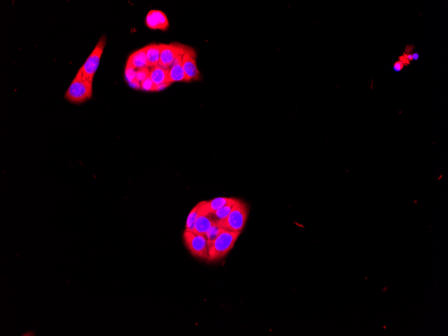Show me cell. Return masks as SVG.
<instances>
[{"instance_id": "cell-19", "label": "cell", "mask_w": 448, "mask_h": 336, "mask_svg": "<svg viewBox=\"0 0 448 336\" xmlns=\"http://www.w3.org/2000/svg\"><path fill=\"white\" fill-rule=\"evenodd\" d=\"M156 85L153 83L150 77L146 78L145 80L141 82V89L146 91H154Z\"/></svg>"}, {"instance_id": "cell-14", "label": "cell", "mask_w": 448, "mask_h": 336, "mask_svg": "<svg viewBox=\"0 0 448 336\" xmlns=\"http://www.w3.org/2000/svg\"><path fill=\"white\" fill-rule=\"evenodd\" d=\"M169 69L156 66L151 68L149 77L156 86L168 82Z\"/></svg>"}, {"instance_id": "cell-1", "label": "cell", "mask_w": 448, "mask_h": 336, "mask_svg": "<svg viewBox=\"0 0 448 336\" xmlns=\"http://www.w3.org/2000/svg\"><path fill=\"white\" fill-rule=\"evenodd\" d=\"M93 95V82L83 75L80 70L77 72L66 93L65 98L70 103L82 104L90 100Z\"/></svg>"}, {"instance_id": "cell-10", "label": "cell", "mask_w": 448, "mask_h": 336, "mask_svg": "<svg viewBox=\"0 0 448 336\" xmlns=\"http://www.w3.org/2000/svg\"><path fill=\"white\" fill-rule=\"evenodd\" d=\"M232 198L218 197L209 201H203L198 203L202 215L214 213L222 207L230 202Z\"/></svg>"}, {"instance_id": "cell-13", "label": "cell", "mask_w": 448, "mask_h": 336, "mask_svg": "<svg viewBox=\"0 0 448 336\" xmlns=\"http://www.w3.org/2000/svg\"><path fill=\"white\" fill-rule=\"evenodd\" d=\"M146 55L147 59L148 67H153L158 66L159 63L160 53H161V45H150L146 46Z\"/></svg>"}, {"instance_id": "cell-7", "label": "cell", "mask_w": 448, "mask_h": 336, "mask_svg": "<svg viewBox=\"0 0 448 336\" xmlns=\"http://www.w3.org/2000/svg\"><path fill=\"white\" fill-rule=\"evenodd\" d=\"M161 45V53L158 66L165 69H169L172 66L176 58L179 55L183 54L185 51V45L178 43H172L170 45Z\"/></svg>"}, {"instance_id": "cell-22", "label": "cell", "mask_w": 448, "mask_h": 336, "mask_svg": "<svg viewBox=\"0 0 448 336\" xmlns=\"http://www.w3.org/2000/svg\"><path fill=\"white\" fill-rule=\"evenodd\" d=\"M129 85L130 87H132V88H134V89H141V84L140 82H139V81H138L137 79L132 81V82L130 83Z\"/></svg>"}, {"instance_id": "cell-3", "label": "cell", "mask_w": 448, "mask_h": 336, "mask_svg": "<svg viewBox=\"0 0 448 336\" xmlns=\"http://www.w3.org/2000/svg\"><path fill=\"white\" fill-rule=\"evenodd\" d=\"M249 209L246 203L237 199L232 212L224 220L218 223L223 229L241 232L246 224Z\"/></svg>"}, {"instance_id": "cell-16", "label": "cell", "mask_w": 448, "mask_h": 336, "mask_svg": "<svg viewBox=\"0 0 448 336\" xmlns=\"http://www.w3.org/2000/svg\"><path fill=\"white\" fill-rule=\"evenodd\" d=\"M202 215V212H201L200 208H199V204L197 203L196 206L192 209L191 211H190V214H189L188 219H187L186 221L185 230L193 231L195 222H196L198 217Z\"/></svg>"}, {"instance_id": "cell-8", "label": "cell", "mask_w": 448, "mask_h": 336, "mask_svg": "<svg viewBox=\"0 0 448 336\" xmlns=\"http://www.w3.org/2000/svg\"><path fill=\"white\" fill-rule=\"evenodd\" d=\"M146 24L152 30L165 31L169 27V22L167 16L160 10L150 11L146 17Z\"/></svg>"}, {"instance_id": "cell-6", "label": "cell", "mask_w": 448, "mask_h": 336, "mask_svg": "<svg viewBox=\"0 0 448 336\" xmlns=\"http://www.w3.org/2000/svg\"><path fill=\"white\" fill-rule=\"evenodd\" d=\"M197 54L193 48L185 45L182 65L188 82L202 80V76L197 65Z\"/></svg>"}, {"instance_id": "cell-11", "label": "cell", "mask_w": 448, "mask_h": 336, "mask_svg": "<svg viewBox=\"0 0 448 336\" xmlns=\"http://www.w3.org/2000/svg\"><path fill=\"white\" fill-rule=\"evenodd\" d=\"M218 222L215 220V219L211 216V214L209 215H200L195 222L194 226V232L198 233V234L205 235L209 231L213 226L216 225Z\"/></svg>"}, {"instance_id": "cell-4", "label": "cell", "mask_w": 448, "mask_h": 336, "mask_svg": "<svg viewBox=\"0 0 448 336\" xmlns=\"http://www.w3.org/2000/svg\"><path fill=\"white\" fill-rule=\"evenodd\" d=\"M183 240L192 255L209 261V247L206 236L194 231L185 230L183 233Z\"/></svg>"}, {"instance_id": "cell-20", "label": "cell", "mask_w": 448, "mask_h": 336, "mask_svg": "<svg viewBox=\"0 0 448 336\" xmlns=\"http://www.w3.org/2000/svg\"><path fill=\"white\" fill-rule=\"evenodd\" d=\"M150 75V70L149 67H146V68L140 69V70H137V78L136 79L140 83L142 82L143 81L145 80L146 78L149 77Z\"/></svg>"}, {"instance_id": "cell-17", "label": "cell", "mask_w": 448, "mask_h": 336, "mask_svg": "<svg viewBox=\"0 0 448 336\" xmlns=\"http://www.w3.org/2000/svg\"><path fill=\"white\" fill-rule=\"evenodd\" d=\"M222 229V228H220V226L218 225V224H217L216 225L213 226L209 230V231L206 233L205 236H206V239H207L208 247L214 241L217 236H218L219 233L221 231Z\"/></svg>"}, {"instance_id": "cell-21", "label": "cell", "mask_w": 448, "mask_h": 336, "mask_svg": "<svg viewBox=\"0 0 448 336\" xmlns=\"http://www.w3.org/2000/svg\"><path fill=\"white\" fill-rule=\"evenodd\" d=\"M171 84H171V83H165V84L158 85V86H155L154 91H162V90L165 89L166 88H168V87L170 86Z\"/></svg>"}, {"instance_id": "cell-23", "label": "cell", "mask_w": 448, "mask_h": 336, "mask_svg": "<svg viewBox=\"0 0 448 336\" xmlns=\"http://www.w3.org/2000/svg\"><path fill=\"white\" fill-rule=\"evenodd\" d=\"M404 65L401 61L396 62L394 65V70L395 71L398 72L403 70Z\"/></svg>"}, {"instance_id": "cell-25", "label": "cell", "mask_w": 448, "mask_h": 336, "mask_svg": "<svg viewBox=\"0 0 448 336\" xmlns=\"http://www.w3.org/2000/svg\"><path fill=\"white\" fill-rule=\"evenodd\" d=\"M412 58L413 59L417 60L418 58H419V54H418L417 53H414L412 55Z\"/></svg>"}, {"instance_id": "cell-26", "label": "cell", "mask_w": 448, "mask_h": 336, "mask_svg": "<svg viewBox=\"0 0 448 336\" xmlns=\"http://www.w3.org/2000/svg\"><path fill=\"white\" fill-rule=\"evenodd\" d=\"M404 56H405L407 59L409 60V61H411V60L413 59L412 54H407L406 55V54H404Z\"/></svg>"}, {"instance_id": "cell-9", "label": "cell", "mask_w": 448, "mask_h": 336, "mask_svg": "<svg viewBox=\"0 0 448 336\" xmlns=\"http://www.w3.org/2000/svg\"><path fill=\"white\" fill-rule=\"evenodd\" d=\"M183 55H179L173 64L169 69L168 82L172 84L175 82H188L186 74L182 65Z\"/></svg>"}, {"instance_id": "cell-5", "label": "cell", "mask_w": 448, "mask_h": 336, "mask_svg": "<svg viewBox=\"0 0 448 336\" xmlns=\"http://www.w3.org/2000/svg\"><path fill=\"white\" fill-rule=\"evenodd\" d=\"M106 36L103 35L99 40L92 53L90 54L89 57L85 62L82 68L79 70L82 72L83 75L85 77L87 78L89 80L92 81V82L95 72H96L99 65H100V60H101L104 49H105V45H106Z\"/></svg>"}, {"instance_id": "cell-12", "label": "cell", "mask_w": 448, "mask_h": 336, "mask_svg": "<svg viewBox=\"0 0 448 336\" xmlns=\"http://www.w3.org/2000/svg\"><path fill=\"white\" fill-rule=\"evenodd\" d=\"M127 65L133 67L137 70L148 67L147 59L146 55V48L139 49L132 53L128 58Z\"/></svg>"}, {"instance_id": "cell-2", "label": "cell", "mask_w": 448, "mask_h": 336, "mask_svg": "<svg viewBox=\"0 0 448 336\" xmlns=\"http://www.w3.org/2000/svg\"><path fill=\"white\" fill-rule=\"evenodd\" d=\"M241 232L222 228L214 241L209 246V261H218L227 255L235 245Z\"/></svg>"}, {"instance_id": "cell-15", "label": "cell", "mask_w": 448, "mask_h": 336, "mask_svg": "<svg viewBox=\"0 0 448 336\" xmlns=\"http://www.w3.org/2000/svg\"><path fill=\"white\" fill-rule=\"evenodd\" d=\"M236 201H237V199L232 198L230 202L227 203V204L222 207V208L218 210V211L211 213V216H212L213 218L215 219V220L218 223L220 222V221L224 220V219L230 213V212H232Z\"/></svg>"}, {"instance_id": "cell-24", "label": "cell", "mask_w": 448, "mask_h": 336, "mask_svg": "<svg viewBox=\"0 0 448 336\" xmlns=\"http://www.w3.org/2000/svg\"><path fill=\"white\" fill-rule=\"evenodd\" d=\"M399 58H400V60H401V61H401V63H403V65H404V64H405V65H409V60H407V58H406V57H405V56H401V57H400Z\"/></svg>"}, {"instance_id": "cell-18", "label": "cell", "mask_w": 448, "mask_h": 336, "mask_svg": "<svg viewBox=\"0 0 448 336\" xmlns=\"http://www.w3.org/2000/svg\"><path fill=\"white\" fill-rule=\"evenodd\" d=\"M137 70L134 68L133 67L126 64V70H125V76H126V81L128 84L136 80L137 78Z\"/></svg>"}]
</instances>
